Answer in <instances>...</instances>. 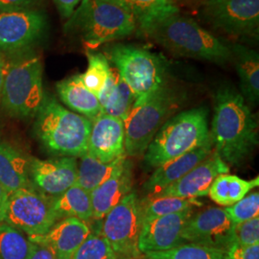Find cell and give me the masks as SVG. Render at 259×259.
<instances>
[{
    "instance_id": "obj_1",
    "label": "cell",
    "mask_w": 259,
    "mask_h": 259,
    "mask_svg": "<svg viewBox=\"0 0 259 259\" xmlns=\"http://www.w3.org/2000/svg\"><path fill=\"white\" fill-rule=\"evenodd\" d=\"M210 139L213 151L230 166H239L258 146V123L240 93L223 87L215 94Z\"/></svg>"
},
{
    "instance_id": "obj_2",
    "label": "cell",
    "mask_w": 259,
    "mask_h": 259,
    "mask_svg": "<svg viewBox=\"0 0 259 259\" xmlns=\"http://www.w3.org/2000/svg\"><path fill=\"white\" fill-rule=\"evenodd\" d=\"M141 32L175 55L220 65L232 61L229 45L180 12L158 19Z\"/></svg>"
},
{
    "instance_id": "obj_3",
    "label": "cell",
    "mask_w": 259,
    "mask_h": 259,
    "mask_svg": "<svg viewBox=\"0 0 259 259\" xmlns=\"http://www.w3.org/2000/svg\"><path fill=\"white\" fill-rule=\"evenodd\" d=\"M68 19L65 31L78 34L89 50L129 37L138 28L132 12L117 0H82Z\"/></svg>"
},
{
    "instance_id": "obj_4",
    "label": "cell",
    "mask_w": 259,
    "mask_h": 259,
    "mask_svg": "<svg viewBox=\"0 0 259 259\" xmlns=\"http://www.w3.org/2000/svg\"><path fill=\"white\" fill-rule=\"evenodd\" d=\"M210 140L207 110L196 108L182 111L158 130L144 153V161L157 168Z\"/></svg>"
},
{
    "instance_id": "obj_5",
    "label": "cell",
    "mask_w": 259,
    "mask_h": 259,
    "mask_svg": "<svg viewBox=\"0 0 259 259\" xmlns=\"http://www.w3.org/2000/svg\"><path fill=\"white\" fill-rule=\"evenodd\" d=\"M182 101L181 93L168 83L136 101L123 121L126 156L144 155L158 130L179 110Z\"/></svg>"
},
{
    "instance_id": "obj_6",
    "label": "cell",
    "mask_w": 259,
    "mask_h": 259,
    "mask_svg": "<svg viewBox=\"0 0 259 259\" xmlns=\"http://www.w3.org/2000/svg\"><path fill=\"white\" fill-rule=\"evenodd\" d=\"M37 115V136L49 151L72 157L87 153L93 121L65 109L53 98H45Z\"/></svg>"
},
{
    "instance_id": "obj_7",
    "label": "cell",
    "mask_w": 259,
    "mask_h": 259,
    "mask_svg": "<svg viewBox=\"0 0 259 259\" xmlns=\"http://www.w3.org/2000/svg\"><path fill=\"white\" fill-rule=\"evenodd\" d=\"M44 100L40 59L28 55L7 64L0 101L4 109L15 117L28 118L37 114Z\"/></svg>"
},
{
    "instance_id": "obj_8",
    "label": "cell",
    "mask_w": 259,
    "mask_h": 259,
    "mask_svg": "<svg viewBox=\"0 0 259 259\" xmlns=\"http://www.w3.org/2000/svg\"><path fill=\"white\" fill-rule=\"evenodd\" d=\"M109 61L114 65L134 93L136 101L155 93L167 83L164 57L134 45H115L109 50Z\"/></svg>"
},
{
    "instance_id": "obj_9",
    "label": "cell",
    "mask_w": 259,
    "mask_h": 259,
    "mask_svg": "<svg viewBox=\"0 0 259 259\" xmlns=\"http://www.w3.org/2000/svg\"><path fill=\"white\" fill-rule=\"evenodd\" d=\"M102 221L99 233L109 242L116 258H144L139 249L142 214L138 195L132 191Z\"/></svg>"
},
{
    "instance_id": "obj_10",
    "label": "cell",
    "mask_w": 259,
    "mask_h": 259,
    "mask_svg": "<svg viewBox=\"0 0 259 259\" xmlns=\"http://www.w3.org/2000/svg\"><path fill=\"white\" fill-rule=\"evenodd\" d=\"M59 220L53 207V197L31 187L8 195L0 222L28 236H37L49 232Z\"/></svg>"
},
{
    "instance_id": "obj_11",
    "label": "cell",
    "mask_w": 259,
    "mask_h": 259,
    "mask_svg": "<svg viewBox=\"0 0 259 259\" xmlns=\"http://www.w3.org/2000/svg\"><path fill=\"white\" fill-rule=\"evenodd\" d=\"M202 14L215 29L237 38H257L259 0H205Z\"/></svg>"
},
{
    "instance_id": "obj_12",
    "label": "cell",
    "mask_w": 259,
    "mask_h": 259,
    "mask_svg": "<svg viewBox=\"0 0 259 259\" xmlns=\"http://www.w3.org/2000/svg\"><path fill=\"white\" fill-rule=\"evenodd\" d=\"M233 229L225 208L208 207L188 219L182 237L185 243L227 250L234 243Z\"/></svg>"
},
{
    "instance_id": "obj_13",
    "label": "cell",
    "mask_w": 259,
    "mask_h": 259,
    "mask_svg": "<svg viewBox=\"0 0 259 259\" xmlns=\"http://www.w3.org/2000/svg\"><path fill=\"white\" fill-rule=\"evenodd\" d=\"M47 29L46 16L37 10L0 12V50L19 51L35 45Z\"/></svg>"
},
{
    "instance_id": "obj_14",
    "label": "cell",
    "mask_w": 259,
    "mask_h": 259,
    "mask_svg": "<svg viewBox=\"0 0 259 259\" xmlns=\"http://www.w3.org/2000/svg\"><path fill=\"white\" fill-rule=\"evenodd\" d=\"M194 208L168 214L142 222L139 249L144 255L152 251L171 250L185 244L183 232L185 224L194 214Z\"/></svg>"
},
{
    "instance_id": "obj_15",
    "label": "cell",
    "mask_w": 259,
    "mask_h": 259,
    "mask_svg": "<svg viewBox=\"0 0 259 259\" xmlns=\"http://www.w3.org/2000/svg\"><path fill=\"white\" fill-rule=\"evenodd\" d=\"M77 168L76 157L32 158L29 169L31 183L36 185L41 193L49 197H58L76 185Z\"/></svg>"
},
{
    "instance_id": "obj_16",
    "label": "cell",
    "mask_w": 259,
    "mask_h": 259,
    "mask_svg": "<svg viewBox=\"0 0 259 259\" xmlns=\"http://www.w3.org/2000/svg\"><path fill=\"white\" fill-rule=\"evenodd\" d=\"M230 172V166L214 151L185 176L152 197L196 199L206 196L215 178Z\"/></svg>"
},
{
    "instance_id": "obj_17",
    "label": "cell",
    "mask_w": 259,
    "mask_h": 259,
    "mask_svg": "<svg viewBox=\"0 0 259 259\" xmlns=\"http://www.w3.org/2000/svg\"><path fill=\"white\" fill-rule=\"evenodd\" d=\"M87 153L102 162L125 156L123 120L104 113L93 119Z\"/></svg>"
},
{
    "instance_id": "obj_18",
    "label": "cell",
    "mask_w": 259,
    "mask_h": 259,
    "mask_svg": "<svg viewBox=\"0 0 259 259\" xmlns=\"http://www.w3.org/2000/svg\"><path fill=\"white\" fill-rule=\"evenodd\" d=\"M92 232L90 225L74 217H67L44 235L28 236V239L52 249L57 258L72 259L75 251Z\"/></svg>"
},
{
    "instance_id": "obj_19",
    "label": "cell",
    "mask_w": 259,
    "mask_h": 259,
    "mask_svg": "<svg viewBox=\"0 0 259 259\" xmlns=\"http://www.w3.org/2000/svg\"><path fill=\"white\" fill-rule=\"evenodd\" d=\"M213 152L211 140L183 156L176 157L157 167L144 184L148 195H156L185 176Z\"/></svg>"
},
{
    "instance_id": "obj_20",
    "label": "cell",
    "mask_w": 259,
    "mask_h": 259,
    "mask_svg": "<svg viewBox=\"0 0 259 259\" xmlns=\"http://www.w3.org/2000/svg\"><path fill=\"white\" fill-rule=\"evenodd\" d=\"M132 167L126 159L111 178L91 192L93 220L102 221L115 205L132 192Z\"/></svg>"
},
{
    "instance_id": "obj_21",
    "label": "cell",
    "mask_w": 259,
    "mask_h": 259,
    "mask_svg": "<svg viewBox=\"0 0 259 259\" xmlns=\"http://www.w3.org/2000/svg\"><path fill=\"white\" fill-rule=\"evenodd\" d=\"M29 169L30 160L23 153L0 142V184L8 194L32 187Z\"/></svg>"
},
{
    "instance_id": "obj_22",
    "label": "cell",
    "mask_w": 259,
    "mask_h": 259,
    "mask_svg": "<svg viewBox=\"0 0 259 259\" xmlns=\"http://www.w3.org/2000/svg\"><path fill=\"white\" fill-rule=\"evenodd\" d=\"M235 69L240 79L242 96L251 106L259 100L258 52L240 44L229 45Z\"/></svg>"
},
{
    "instance_id": "obj_23",
    "label": "cell",
    "mask_w": 259,
    "mask_h": 259,
    "mask_svg": "<svg viewBox=\"0 0 259 259\" xmlns=\"http://www.w3.org/2000/svg\"><path fill=\"white\" fill-rule=\"evenodd\" d=\"M97 98L101 106V113L123 121L126 119L136 102L134 93L115 67H111V74Z\"/></svg>"
},
{
    "instance_id": "obj_24",
    "label": "cell",
    "mask_w": 259,
    "mask_h": 259,
    "mask_svg": "<svg viewBox=\"0 0 259 259\" xmlns=\"http://www.w3.org/2000/svg\"><path fill=\"white\" fill-rule=\"evenodd\" d=\"M56 88L61 100L80 115L93 121L101 114L97 96L83 84L80 74L59 82Z\"/></svg>"
},
{
    "instance_id": "obj_25",
    "label": "cell",
    "mask_w": 259,
    "mask_h": 259,
    "mask_svg": "<svg viewBox=\"0 0 259 259\" xmlns=\"http://www.w3.org/2000/svg\"><path fill=\"white\" fill-rule=\"evenodd\" d=\"M127 156L116 158L111 162H102L85 153L80 157L77 168V185L88 192H92L111 178L126 161Z\"/></svg>"
},
{
    "instance_id": "obj_26",
    "label": "cell",
    "mask_w": 259,
    "mask_h": 259,
    "mask_svg": "<svg viewBox=\"0 0 259 259\" xmlns=\"http://www.w3.org/2000/svg\"><path fill=\"white\" fill-rule=\"evenodd\" d=\"M258 185V178L246 181L229 173L221 174L213 181L207 195L214 203L228 207L240 201Z\"/></svg>"
},
{
    "instance_id": "obj_27",
    "label": "cell",
    "mask_w": 259,
    "mask_h": 259,
    "mask_svg": "<svg viewBox=\"0 0 259 259\" xmlns=\"http://www.w3.org/2000/svg\"><path fill=\"white\" fill-rule=\"evenodd\" d=\"M53 207L59 219L74 217L88 225L93 221L91 193L77 184L63 194L53 197Z\"/></svg>"
},
{
    "instance_id": "obj_28",
    "label": "cell",
    "mask_w": 259,
    "mask_h": 259,
    "mask_svg": "<svg viewBox=\"0 0 259 259\" xmlns=\"http://www.w3.org/2000/svg\"><path fill=\"white\" fill-rule=\"evenodd\" d=\"M134 15L138 27L142 30L158 19L179 12L174 0H117Z\"/></svg>"
},
{
    "instance_id": "obj_29",
    "label": "cell",
    "mask_w": 259,
    "mask_h": 259,
    "mask_svg": "<svg viewBox=\"0 0 259 259\" xmlns=\"http://www.w3.org/2000/svg\"><path fill=\"white\" fill-rule=\"evenodd\" d=\"M140 201L142 222L202 205L196 199H184L176 197L147 196L145 199Z\"/></svg>"
},
{
    "instance_id": "obj_30",
    "label": "cell",
    "mask_w": 259,
    "mask_h": 259,
    "mask_svg": "<svg viewBox=\"0 0 259 259\" xmlns=\"http://www.w3.org/2000/svg\"><path fill=\"white\" fill-rule=\"evenodd\" d=\"M32 242L22 232L0 222V259H28Z\"/></svg>"
},
{
    "instance_id": "obj_31",
    "label": "cell",
    "mask_w": 259,
    "mask_h": 259,
    "mask_svg": "<svg viewBox=\"0 0 259 259\" xmlns=\"http://www.w3.org/2000/svg\"><path fill=\"white\" fill-rule=\"evenodd\" d=\"M146 259H227V250L185 243L171 250L152 251L144 254Z\"/></svg>"
},
{
    "instance_id": "obj_32",
    "label": "cell",
    "mask_w": 259,
    "mask_h": 259,
    "mask_svg": "<svg viewBox=\"0 0 259 259\" xmlns=\"http://www.w3.org/2000/svg\"><path fill=\"white\" fill-rule=\"evenodd\" d=\"M87 56L88 68L80 76L83 84L97 96L111 74V66L109 59L103 53L87 51Z\"/></svg>"
},
{
    "instance_id": "obj_33",
    "label": "cell",
    "mask_w": 259,
    "mask_h": 259,
    "mask_svg": "<svg viewBox=\"0 0 259 259\" xmlns=\"http://www.w3.org/2000/svg\"><path fill=\"white\" fill-rule=\"evenodd\" d=\"M72 259H117L111 245L99 232H92L75 251Z\"/></svg>"
},
{
    "instance_id": "obj_34",
    "label": "cell",
    "mask_w": 259,
    "mask_h": 259,
    "mask_svg": "<svg viewBox=\"0 0 259 259\" xmlns=\"http://www.w3.org/2000/svg\"><path fill=\"white\" fill-rule=\"evenodd\" d=\"M231 221L234 225L258 217L259 193L252 192L246 195L240 201L225 208Z\"/></svg>"
},
{
    "instance_id": "obj_35",
    "label": "cell",
    "mask_w": 259,
    "mask_h": 259,
    "mask_svg": "<svg viewBox=\"0 0 259 259\" xmlns=\"http://www.w3.org/2000/svg\"><path fill=\"white\" fill-rule=\"evenodd\" d=\"M233 239L242 246L259 245V217L234 225Z\"/></svg>"
},
{
    "instance_id": "obj_36",
    "label": "cell",
    "mask_w": 259,
    "mask_h": 259,
    "mask_svg": "<svg viewBox=\"0 0 259 259\" xmlns=\"http://www.w3.org/2000/svg\"><path fill=\"white\" fill-rule=\"evenodd\" d=\"M227 259H259V245L242 246L233 243L227 250Z\"/></svg>"
},
{
    "instance_id": "obj_37",
    "label": "cell",
    "mask_w": 259,
    "mask_h": 259,
    "mask_svg": "<svg viewBox=\"0 0 259 259\" xmlns=\"http://www.w3.org/2000/svg\"><path fill=\"white\" fill-rule=\"evenodd\" d=\"M55 252L52 249L42 244L32 242V248L28 259H56Z\"/></svg>"
},
{
    "instance_id": "obj_38",
    "label": "cell",
    "mask_w": 259,
    "mask_h": 259,
    "mask_svg": "<svg viewBox=\"0 0 259 259\" xmlns=\"http://www.w3.org/2000/svg\"><path fill=\"white\" fill-rule=\"evenodd\" d=\"M63 19H69L82 0H53Z\"/></svg>"
},
{
    "instance_id": "obj_39",
    "label": "cell",
    "mask_w": 259,
    "mask_h": 259,
    "mask_svg": "<svg viewBox=\"0 0 259 259\" xmlns=\"http://www.w3.org/2000/svg\"><path fill=\"white\" fill-rule=\"evenodd\" d=\"M35 1L36 0H0V12L26 9L33 5Z\"/></svg>"
},
{
    "instance_id": "obj_40",
    "label": "cell",
    "mask_w": 259,
    "mask_h": 259,
    "mask_svg": "<svg viewBox=\"0 0 259 259\" xmlns=\"http://www.w3.org/2000/svg\"><path fill=\"white\" fill-rule=\"evenodd\" d=\"M6 67H7L6 60H5L4 56L2 55V53L0 52V101H1V92H2V87H3V81H4V77L6 73Z\"/></svg>"
},
{
    "instance_id": "obj_41",
    "label": "cell",
    "mask_w": 259,
    "mask_h": 259,
    "mask_svg": "<svg viewBox=\"0 0 259 259\" xmlns=\"http://www.w3.org/2000/svg\"><path fill=\"white\" fill-rule=\"evenodd\" d=\"M8 195L9 194L5 191V189L0 184V221H1V216H2V212H3L5 204H6V201H7Z\"/></svg>"
},
{
    "instance_id": "obj_42",
    "label": "cell",
    "mask_w": 259,
    "mask_h": 259,
    "mask_svg": "<svg viewBox=\"0 0 259 259\" xmlns=\"http://www.w3.org/2000/svg\"><path fill=\"white\" fill-rule=\"evenodd\" d=\"M56 259H61V258H56Z\"/></svg>"
},
{
    "instance_id": "obj_43",
    "label": "cell",
    "mask_w": 259,
    "mask_h": 259,
    "mask_svg": "<svg viewBox=\"0 0 259 259\" xmlns=\"http://www.w3.org/2000/svg\"><path fill=\"white\" fill-rule=\"evenodd\" d=\"M144 259H146V258H144Z\"/></svg>"
}]
</instances>
